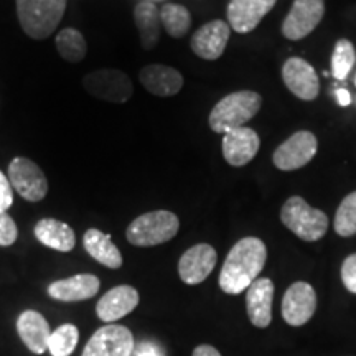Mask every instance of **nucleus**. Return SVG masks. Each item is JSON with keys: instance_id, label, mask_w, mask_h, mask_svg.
Wrapping results in <instances>:
<instances>
[{"instance_id": "nucleus-32", "label": "nucleus", "mask_w": 356, "mask_h": 356, "mask_svg": "<svg viewBox=\"0 0 356 356\" xmlns=\"http://www.w3.org/2000/svg\"><path fill=\"white\" fill-rule=\"evenodd\" d=\"M13 203V193H12V185L8 181V178L0 172V213L7 211Z\"/></svg>"}, {"instance_id": "nucleus-18", "label": "nucleus", "mask_w": 356, "mask_h": 356, "mask_svg": "<svg viewBox=\"0 0 356 356\" xmlns=\"http://www.w3.org/2000/svg\"><path fill=\"white\" fill-rule=\"evenodd\" d=\"M277 0H231L228 24L234 32L249 33L273 10Z\"/></svg>"}, {"instance_id": "nucleus-28", "label": "nucleus", "mask_w": 356, "mask_h": 356, "mask_svg": "<svg viewBox=\"0 0 356 356\" xmlns=\"http://www.w3.org/2000/svg\"><path fill=\"white\" fill-rule=\"evenodd\" d=\"M333 228L341 238H351L356 234V191L346 195L338 207Z\"/></svg>"}, {"instance_id": "nucleus-1", "label": "nucleus", "mask_w": 356, "mask_h": 356, "mask_svg": "<svg viewBox=\"0 0 356 356\" xmlns=\"http://www.w3.org/2000/svg\"><path fill=\"white\" fill-rule=\"evenodd\" d=\"M267 259L266 244L259 238L248 236L231 248L220 274V287L225 293L238 296L257 279Z\"/></svg>"}, {"instance_id": "nucleus-19", "label": "nucleus", "mask_w": 356, "mask_h": 356, "mask_svg": "<svg viewBox=\"0 0 356 356\" xmlns=\"http://www.w3.org/2000/svg\"><path fill=\"white\" fill-rule=\"evenodd\" d=\"M139 81L150 95L159 97L175 96L184 88V76L172 66L149 65L139 71Z\"/></svg>"}, {"instance_id": "nucleus-14", "label": "nucleus", "mask_w": 356, "mask_h": 356, "mask_svg": "<svg viewBox=\"0 0 356 356\" xmlns=\"http://www.w3.org/2000/svg\"><path fill=\"white\" fill-rule=\"evenodd\" d=\"M231 26L225 20H211L195 32L191 37V50L203 60H218L229 42Z\"/></svg>"}, {"instance_id": "nucleus-10", "label": "nucleus", "mask_w": 356, "mask_h": 356, "mask_svg": "<svg viewBox=\"0 0 356 356\" xmlns=\"http://www.w3.org/2000/svg\"><path fill=\"white\" fill-rule=\"evenodd\" d=\"M325 15V0H296L282 22V35L297 42L314 32Z\"/></svg>"}, {"instance_id": "nucleus-29", "label": "nucleus", "mask_w": 356, "mask_h": 356, "mask_svg": "<svg viewBox=\"0 0 356 356\" xmlns=\"http://www.w3.org/2000/svg\"><path fill=\"white\" fill-rule=\"evenodd\" d=\"M356 61L355 47L350 40L341 38L335 43L332 55V74L340 81L348 78L351 68Z\"/></svg>"}, {"instance_id": "nucleus-11", "label": "nucleus", "mask_w": 356, "mask_h": 356, "mask_svg": "<svg viewBox=\"0 0 356 356\" xmlns=\"http://www.w3.org/2000/svg\"><path fill=\"white\" fill-rule=\"evenodd\" d=\"M317 310V293L309 282H293L284 293L282 317L291 327H302Z\"/></svg>"}, {"instance_id": "nucleus-36", "label": "nucleus", "mask_w": 356, "mask_h": 356, "mask_svg": "<svg viewBox=\"0 0 356 356\" xmlns=\"http://www.w3.org/2000/svg\"><path fill=\"white\" fill-rule=\"evenodd\" d=\"M142 2H150V3H157V2H165V0H142Z\"/></svg>"}, {"instance_id": "nucleus-13", "label": "nucleus", "mask_w": 356, "mask_h": 356, "mask_svg": "<svg viewBox=\"0 0 356 356\" xmlns=\"http://www.w3.org/2000/svg\"><path fill=\"white\" fill-rule=\"evenodd\" d=\"M282 79L293 96L304 101H314L318 96L320 83L317 71L302 58H289L282 66Z\"/></svg>"}, {"instance_id": "nucleus-20", "label": "nucleus", "mask_w": 356, "mask_h": 356, "mask_svg": "<svg viewBox=\"0 0 356 356\" xmlns=\"http://www.w3.org/2000/svg\"><path fill=\"white\" fill-rule=\"evenodd\" d=\"M101 280L92 274H78L68 279H60L50 284L48 296L60 302H81L95 297L99 292Z\"/></svg>"}, {"instance_id": "nucleus-9", "label": "nucleus", "mask_w": 356, "mask_h": 356, "mask_svg": "<svg viewBox=\"0 0 356 356\" xmlns=\"http://www.w3.org/2000/svg\"><path fill=\"white\" fill-rule=\"evenodd\" d=\"M134 346V335L127 327L109 323L89 338L81 356H131Z\"/></svg>"}, {"instance_id": "nucleus-15", "label": "nucleus", "mask_w": 356, "mask_h": 356, "mask_svg": "<svg viewBox=\"0 0 356 356\" xmlns=\"http://www.w3.org/2000/svg\"><path fill=\"white\" fill-rule=\"evenodd\" d=\"M261 140L256 131L238 127L222 136V157L233 167H244L259 152Z\"/></svg>"}, {"instance_id": "nucleus-23", "label": "nucleus", "mask_w": 356, "mask_h": 356, "mask_svg": "<svg viewBox=\"0 0 356 356\" xmlns=\"http://www.w3.org/2000/svg\"><path fill=\"white\" fill-rule=\"evenodd\" d=\"M83 244L88 254L99 264L109 267V269H119L122 266V254L113 243L111 234L91 228L84 233Z\"/></svg>"}, {"instance_id": "nucleus-7", "label": "nucleus", "mask_w": 356, "mask_h": 356, "mask_svg": "<svg viewBox=\"0 0 356 356\" xmlns=\"http://www.w3.org/2000/svg\"><path fill=\"white\" fill-rule=\"evenodd\" d=\"M8 181L26 202H42L48 193V180L33 160L15 157L8 163Z\"/></svg>"}, {"instance_id": "nucleus-31", "label": "nucleus", "mask_w": 356, "mask_h": 356, "mask_svg": "<svg viewBox=\"0 0 356 356\" xmlns=\"http://www.w3.org/2000/svg\"><path fill=\"white\" fill-rule=\"evenodd\" d=\"M341 280L346 291L356 293V252L346 257L341 264Z\"/></svg>"}, {"instance_id": "nucleus-26", "label": "nucleus", "mask_w": 356, "mask_h": 356, "mask_svg": "<svg viewBox=\"0 0 356 356\" xmlns=\"http://www.w3.org/2000/svg\"><path fill=\"white\" fill-rule=\"evenodd\" d=\"M160 22L173 38H181L188 33L191 26V15L184 6L178 3H165L160 8Z\"/></svg>"}, {"instance_id": "nucleus-33", "label": "nucleus", "mask_w": 356, "mask_h": 356, "mask_svg": "<svg viewBox=\"0 0 356 356\" xmlns=\"http://www.w3.org/2000/svg\"><path fill=\"white\" fill-rule=\"evenodd\" d=\"M131 356H165V351L154 341H142L140 345L134 346Z\"/></svg>"}, {"instance_id": "nucleus-27", "label": "nucleus", "mask_w": 356, "mask_h": 356, "mask_svg": "<svg viewBox=\"0 0 356 356\" xmlns=\"http://www.w3.org/2000/svg\"><path fill=\"white\" fill-rule=\"evenodd\" d=\"M79 332L73 323L60 325L55 332H51L48 351L51 356H71L78 346Z\"/></svg>"}, {"instance_id": "nucleus-37", "label": "nucleus", "mask_w": 356, "mask_h": 356, "mask_svg": "<svg viewBox=\"0 0 356 356\" xmlns=\"http://www.w3.org/2000/svg\"><path fill=\"white\" fill-rule=\"evenodd\" d=\"M355 84H356V78H355Z\"/></svg>"}, {"instance_id": "nucleus-34", "label": "nucleus", "mask_w": 356, "mask_h": 356, "mask_svg": "<svg viewBox=\"0 0 356 356\" xmlns=\"http://www.w3.org/2000/svg\"><path fill=\"white\" fill-rule=\"evenodd\" d=\"M191 356H221V353L211 345H200L193 350V355Z\"/></svg>"}, {"instance_id": "nucleus-4", "label": "nucleus", "mask_w": 356, "mask_h": 356, "mask_svg": "<svg viewBox=\"0 0 356 356\" xmlns=\"http://www.w3.org/2000/svg\"><path fill=\"white\" fill-rule=\"evenodd\" d=\"M180 229V221L175 213L167 210L149 211L137 216L127 226L126 238L132 246H159L173 239Z\"/></svg>"}, {"instance_id": "nucleus-16", "label": "nucleus", "mask_w": 356, "mask_h": 356, "mask_svg": "<svg viewBox=\"0 0 356 356\" xmlns=\"http://www.w3.org/2000/svg\"><path fill=\"white\" fill-rule=\"evenodd\" d=\"M274 284L267 277H257L246 291V309L251 323L257 328H267L273 322Z\"/></svg>"}, {"instance_id": "nucleus-5", "label": "nucleus", "mask_w": 356, "mask_h": 356, "mask_svg": "<svg viewBox=\"0 0 356 356\" xmlns=\"http://www.w3.org/2000/svg\"><path fill=\"white\" fill-rule=\"evenodd\" d=\"M280 221L297 238L318 241L328 229V216L322 210L310 207L302 197H291L280 210Z\"/></svg>"}, {"instance_id": "nucleus-30", "label": "nucleus", "mask_w": 356, "mask_h": 356, "mask_svg": "<svg viewBox=\"0 0 356 356\" xmlns=\"http://www.w3.org/2000/svg\"><path fill=\"white\" fill-rule=\"evenodd\" d=\"M19 238V229H17L15 221L7 211L0 213V246H12Z\"/></svg>"}, {"instance_id": "nucleus-6", "label": "nucleus", "mask_w": 356, "mask_h": 356, "mask_svg": "<svg viewBox=\"0 0 356 356\" xmlns=\"http://www.w3.org/2000/svg\"><path fill=\"white\" fill-rule=\"evenodd\" d=\"M83 88L88 95L108 102H127L134 95L131 78L121 70L104 68L88 73L83 78Z\"/></svg>"}, {"instance_id": "nucleus-21", "label": "nucleus", "mask_w": 356, "mask_h": 356, "mask_svg": "<svg viewBox=\"0 0 356 356\" xmlns=\"http://www.w3.org/2000/svg\"><path fill=\"white\" fill-rule=\"evenodd\" d=\"M17 332H19L20 340L32 353L43 355L44 351H48L51 330L47 318L40 312H22L19 320H17Z\"/></svg>"}, {"instance_id": "nucleus-3", "label": "nucleus", "mask_w": 356, "mask_h": 356, "mask_svg": "<svg viewBox=\"0 0 356 356\" xmlns=\"http://www.w3.org/2000/svg\"><path fill=\"white\" fill-rule=\"evenodd\" d=\"M22 30L33 40H44L63 19L66 0H15Z\"/></svg>"}, {"instance_id": "nucleus-8", "label": "nucleus", "mask_w": 356, "mask_h": 356, "mask_svg": "<svg viewBox=\"0 0 356 356\" xmlns=\"http://www.w3.org/2000/svg\"><path fill=\"white\" fill-rule=\"evenodd\" d=\"M317 137L310 131H299L275 149L273 162L279 170L292 172L305 167L317 155Z\"/></svg>"}, {"instance_id": "nucleus-35", "label": "nucleus", "mask_w": 356, "mask_h": 356, "mask_svg": "<svg viewBox=\"0 0 356 356\" xmlns=\"http://www.w3.org/2000/svg\"><path fill=\"white\" fill-rule=\"evenodd\" d=\"M335 96H337L338 104L343 106V108H346V106L351 104V96H350V92L346 91L345 88H338L337 91H335Z\"/></svg>"}, {"instance_id": "nucleus-22", "label": "nucleus", "mask_w": 356, "mask_h": 356, "mask_svg": "<svg viewBox=\"0 0 356 356\" xmlns=\"http://www.w3.org/2000/svg\"><path fill=\"white\" fill-rule=\"evenodd\" d=\"M35 238L43 246L60 252H70L76 246V234L66 222L55 218H43L35 225Z\"/></svg>"}, {"instance_id": "nucleus-12", "label": "nucleus", "mask_w": 356, "mask_h": 356, "mask_svg": "<svg viewBox=\"0 0 356 356\" xmlns=\"http://www.w3.org/2000/svg\"><path fill=\"white\" fill-rule=\"evenodd\" d=\"M218 254L210 244H197L184 252L178 262V275L188 286L202 284L215 269Z\"/></svg>"}, {"instance_id": "nucleus-24", "label": "nucleus", "mask_w": 356, "mask_h": 356, "mask_svg": "<svg viewBox=\"0 0 356 356\" xmlns=\"http://www.w3.org/2000/svg\"><path fill=\"white\" fill-rule=\"evenodd\" d=\"M134 20H136L137 30H139L140 44L144 50H152L160 42V10L155 3L139 2L134 8Z\"/></svg>"}, {"instance_id": "nucleus-25", "label": "nucleus", "mask_w": 356, "mask_h": 356, "mask_svg": "<svg viewBox=\"0 0 356 356\" xmlns=\"http://www.w3.org/2000/svg\"><path fill=\"white\" fill-rule=\"evenodd\" d=\"M56 50L65 61L78 63L88 53V44L83 33L76 29H65L56 35Z\"/></svg>"}, {"instance_id": "nucleus-17", "label": "nucleus", "mask_w": 356, "mask_h": 356, "mask_svg": "<svg viewBox=\"0 0 356 356\" xmlns=\"http://www.w3.org/2000/svg\"><path fill=\"white\" fill-rule=\"evenodd\" d=\"M139 292L132 286H118L101 297L96 305V314L104 323H114L126 317L139 305Z\"/></svg>"}, {"instance_id": "nucleus-2", "label": "nucleus", "mask_w": 356, "mask_h": 356, "mask_svg": "<svg viewBox=\"0 0 356 356\" xmlns=\"http://www.w3.org/2000/svg\"><path fill=\"white\" fill-rule=\"evenodd\" d=\"M262 104L261 95L256 91H238L225 96L211 109L208 124L211 131L222 134L243 127L259 113Z\"/></svg>"}]
</instances>
